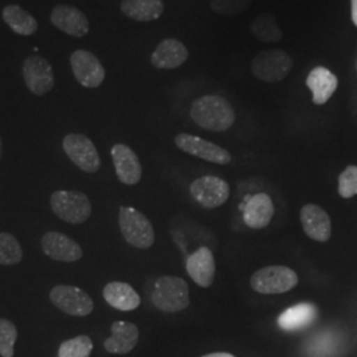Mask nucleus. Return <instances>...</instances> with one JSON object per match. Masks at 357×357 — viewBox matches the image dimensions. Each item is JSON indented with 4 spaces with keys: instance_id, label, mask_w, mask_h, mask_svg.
<instances>
[{
    "instance_id": "1",
    "label": "nucleus",
    "mask_w": 357,
    "mask_h": 357,
    "mask_svg": "<svg viewBox=\"0 0 357 357\" xmlns=\"http://www.w3.org/2000/svg\"><path fill=\"white\" fill-rule=\"evenodd\" d=\"M191 116L196 125L215 132L229 130L236 121L233 106L216 94L203 96L192 103Z\"/></svg>"
},
{
    "instance_id": "2",
    "label": "nucleus",
    "mask_w": 357,
    "mask_h": 357,
    "mask_svg": "<svg viewBox=\"0 0 357 357\" xmlns=\"http://www.w3.org/2000/svg\"><path fill=\"white\" fill-rule=\"evenodd\" d=\"M151 301L158 310L174 314L190 306V286L180 277L163 275L153 284Z\"/></svg>"
},
{
    "instance_id": "3",
    "label": "nucleus",
    "mask_w": 357,
    "mask_h": 357,
    "mask_svg": "<svg viewBox=\"0 0 357 357\" xmlns=\"http://www.w3.org/2000/svg\"><path fill=\"white\" fill-rule=\"evenodd\" d=\"M119 229L125 241L137 249H150L155 243V231L150 220L131 206L119 208Z\"/></svg>"
},
{
    "instance_id": "4",
    "label": "nucleus",
    "mask_w": 357,
    "mask_h": 357,
    "mask_svg": "<svg viewBox=\"0 0 357 357\" xmlns=\"http://www.w3.org/2000/svg\"><path fill=\"white\" fill-rule=\"evenodd\" d=\"M299 278L293 268L273 265L257 270L250 278L252 289L259 294H284L298 284Z\"/></svg>"
},
{
    "instance_id": "5",
    "label": "nucleus",
    "mask_w": 357,
    "mask_h": 357,
    "mask_svg": "<svg viewBox=\"0 0 357 357\" xmlns=\"http://www.w3.org/2000/svg\"><path fill=\"white\" fill-rule=\"evenodd\" d=\"M51 208L56 216L69 224H84L91 215V203L84 192H53Z\"/></svg>"
},
{
    "instance_id": "6",
    "label": "nucleus",
    "mask_w": 357,
    "mask_h": 357,
    "mask_svg": "<svg viewBox=\"0 0 357 357\" xmlns=\"http://www.w3.org/2000/svg\"><path fill=\"white\" fill-rule=\"evenodd\" d=\"M293 59L281 50H268L255 54L252 73L264 82L275 84L286 78L293 68Z\"/></svg>"
},
{
    "instance_id": "7",
    "label": "nucleus",
    "mask_w": 357,
    "mask_h": 357,
    "mask_svg": "<svg viewBox=\"0 0 357 357\" xmlns=\"http://www.w3.org/2000/svg\"><path fill=\"white\" fill-rule=\"evenodd\" d=\"M63 150L66 156L81 171L96 174L101 168V158L94 143L82 134H68L63 139Z\"/></svg>"
},
{
    "instance_id": "8",
    "label": "nucleus",
    "mask_w": 357,
    "mask_h": 357,
    "mask_svg": "<svg viewBox=\"0 0 357 357\" xmlns=\"http://www.w3.org/2000/svg\"><path fill=\"white\" fill-rule=\"evenodd\" d=\"M50 299L60 311L70 317H88L94 310L89 294L76 286H54L50 293Z\"/></svg>"
},
{
    "instance_id": "9",
    "label": "nucleus",
    "mask_w": 357,
    "mask_h": 357,
    "mask_svg": "<svg viewBox=\"0 0 357 357\" xmlns=\"http://www.w3.org/2000/svg\"><path fill=\"white\" fill-rule=\"evenodd\" d=\"M192 199L206 209H215L225 204L229 199V184L217 176L196 178L190 187Z\"/></svg>"
},
{
    "instance_id": "10",
    "label": "nucleus",
    "mask_w": 357,
    "mask_h": 357,
    "mask_svg": "<svg viewBox=\"0 0 357 357\" xmlns=\"http://www.w3.org/2000/svg\"><path fill=\"white\" fill-rule=\"evenodd\" d=\"M70 66L79 85L94 89L102 85L106 72L98 57L89 51L78 50L70 56Z\"/></svg>"
},
{
    "instance_id": "11",
    "label": "nucleus",
    "mask_w": 357,
    "mask_h": 357,
    "mask_svg": "<svg viewBox=\"0 0 357 357\" xmlns=\"http://www.w3.org/2000/svg\"><path fill=\"white\" fill-rule=\"evenodd\" d=\"M175 143L181 151L206 162L220 165V166L229 165L231 162V155L225 149L191 134H185V132L178 134L175 137Z\"/></svg>"
},
{
    "instance_id": "12",
    "label": "nucleus",
    "mask_w": 357,
    "mask_h": 357,
    "mask_svg": "<svg viewBox=\"0 0 357 357\" xmlns=\"http://www.w3.org/2000/svg\"><path fill=\"white\" fill-rule=\"evenodd\" d=\"M23 77L28 90L35 96H44L54 86V75L51 64L41 56L32 54L23 63Z\"/></svg>"
},
{
    "instance_id": "13",
    "label": "nucleus",
    "mask_w": 357,
    "mask_h": 357,
    "mask_svg": "<svg viewBox=\"0 0 357 357\" xmlns=\"http://www.w3.org/2000/svg\"><path fill=\"white\" fill-rule=\"evenodd\" d=\"M41 248L47 257L59 262H76L84 252L79 243L60 231H48L41 237Z\"/></svg>"
},
{
    "instance_id": "14",
    "label": "nucleus",
    "mask_w": 357,
    "mask_h": 357,
    "mask_svg": "<svg viewBox=\"0 0 357 357\" xmlns=\"http://www.w3.org/2000/svg\"><path fill=\"white\" fill-rule=\"evenodd\" d=\"M51 22L57 29L73 38H84L89 32L90 24L86 15L73 6H56L52 10Z\"/></svg>"
},
{
    "instance_id": "15",
    "label": "nucleus",
    "mask_w": 357,
    "mask_h": 357,
    "mask_svg": "<svg viewBox=\"0 0 357 357\" xmlns=\"http://www.w3.org/2000/svg\"><path fill=\"white\" fill-rule=\"evenodd\" d=\"M112 159L114 163L115 174L121 183L135 185L141 181L142 165L138 155L126 144L118 143L112 149Z\"/></svg>"
},
{
    "instance_id": "16",
    "label": "nucleus",
    "mask_w": 357,
    "mask_h": 357,
    "mask_svg": "<svg viewBox=\"0 0 357 357\" xmlns=\"http://www.w3.org/2000/svg\"><path fill=\"white\" fill-rule=\"evenodd\" d=\"M187 273L200 287L208 289L215 281L216 262L213 252L208 246H202L187 258Z\"/></svg>"
},
{
    "instance_id": "17",
    "label": "nucleus",
    "mask_w": 357,
    "mask_h": 357,
    "mask_svg": "<svg viewBox=\"0 0 357 357\" xmlns=\"http://www.w3.org/2000/svg\"><path fill=\"white\" fill-rule=\"evenodd\" d=\"M301 222L307 236L315 241L326 243L331 237V218L317 204H306L301 209Z\"/></svg>"
},
{
    "instance_id": "18",
    "label": "nucleus",
    "mask_w": 357,
    "mask_h": 357,
    "mask_svg": "<svg viewBox=\"0 0 357 357\" xmlns=\"http://www.w3.org/2000/svg\"><path fill=\"white\" fill-rule=\"evenodd\" d=\"M274 216V203L268 193H257L248 197L243 206V222L252 229L266 228Z\"/></svg>"
},
{
    "instance_id": "19",
    "label": "nucleus",
    "mask_w": 357,
    "mask_h": 357,
    "mask_svg": "<svg viewBox=\"0 0 357 357\" xmlns=\"http://www.w3.org/2000/svg\"><path fill=\"white\" fill-rule=\"evenodd\" d=\"M139 340V330L134 323L118 320L112 324V336L103 343L109 354L126 355L131 352Z\"/></svg>"
},
{
    "instance_id": "20",
    "label": "nucleus",
    "mask_w": 357,
    "mask_h": 357,
    "mask_svg": "<svg viewBox=\"0 0 357 357\" xmlns=\"http://www.w3.org/2000/svg\"><path fill=\"white\" fill-rule=\"evenodd\" d=\"M190 52L176 38H166L158 44L151 54V65L156 69H175L188 60Z\"/></svg>"
},
{
    "instance_id": "21",
    "label": "nucleus",
    "mask_w": 357,
    "mask_h": 357,
    "mask_svg": "<svg viewBox=\"0 0 357 357\" xmlns=\"http://www.w3.org/2000/svg\"><path fill=\"white\" fill-rule=\"evenodd\" d=\"M337 77L323 66L312 69L306 79L307 88L312 91V102L315 105L328 102L337 89Z\"/></svg>"
},
{
    "instance_id": "22",
    "label": "nucleus",
    "mask_w": 357,
    "mask_h": 357,
    "mask_svg": "<svg viewBox=\"0 0 357 357\" xmlns=\"http://www.w3.org/2000/svg\"><path fill=\"white\" fill-rule=\"evenodd\" d=\"M103 298L109 306L119 311H132L141 305V296L125 282H110L103 287Z\"/></svg>"
},
{
    "instance_id": "23",
    "label": "nucleus",
    "mask_w": 357,
    "mask_h": 357,
    "mask_svg": "<svg viewBox=\"0 0 357 357\" xmlns=\"http://www.w3.org/2000/svg\"><path fill=\"white\" fill-rule=\"evenodd\" d=\"M122 13L135 22H153L165 13L162 0H122Z\"/></svg>"
},
{
    "instance_id": "24",
    "label": "nucleus",
    "mask_w": 357,
    "mask_h": 357,
    "mask_svg": "<svg viewBox=\"0 0 357 357\" xmlns=\"http://www.w3.org/2000/svg\"><path fill=\"white\" fill-rule=\"evenodd\" d=\"M318 317L312 303H299L284 310L278 318V326L284 331H298L310 326Z\"/></svg>"
},
{
    "instance_id": "25",
    "label": "nucleus",
    "mask_w": 357,
    "mask_h": 357,
    "mask_svg": "<svg viewBox=\"0 0 357 357\" xmlns=\"http://www.w3.org/2000/svg\"><path fill=\"white\" fill-rule=\"evenodd\" d=\"M1 17L15 33L22 36H31L38 29V20L16 4L6 6L1 11Z\"/></svg>"
},
{
    "instance_id": "26",
    "label": "nucleus",
    "mask_w": 357,
    "mask_h": 357,
    "mask_svg": "<svg viewBox=\"0 0 357 357\" xmlns=\"http://www.w3.org/2000/svg\"><path fill=\"white\" fill-rule=\"evenodd\" d=\"M250 31L253 36L262 43H278L283 36L277 19L268 13L257 16L250 26Z\"/></svg>"
},
{
    "instance_id": "27",
    "label": "nucleus",
    "mask_w": 357,
    "mask_h": 357,
    "mask_svg": "<svg viewBox=\"0 0 357 357\" xmlns=\"http://www.w3.org/2000/svg\"><path fill=\"white\" fill-rule=\"evenodd\" d=\"M23 259V249L17 238L10 233H0V266H13Z\"/></svg>"
},
{
    "instance_id": "28",
    "label": "nucleus",
    "mask_w": 357,
    "mask_h": 357,
    "mask_svg": "<svg viewBox=\"0 0 357 357\" xmlns=\"http://www.w3.org/2000/svg\"><path fill=\"white\" fill-rule=\"evenodd\" d=\"M93 351V342L89 336L79 335L60 345L59 357H89Z\"/></svg>"
},
{
    "instance_id": "29",
    "label": "nucleus",
    "mask_w": 357,
    "mask_h": 357,
    "mask_svg": "<svg viewBox=\"0 0 357 357\" xmlns=\"http://www.w3.org/2000/svg\"><path fill=\"white\" fill-rule=\"evenodd\" d=\"M17 328L11 320L0 319V356L13 357Z\"/></svg>"
},
{
    "instance_id": "30",
    "label": "nucleus",
    "mask_w": 357,
    "mask_h": 357,
    "mask_svg": "<svg viewBox=\"0 0 357 357\" xmlns=\"http://www.w3.org/2000/svg\"><path fill=\"white\" fill-rule=\"evenodd\" d=\"M253 0H211V10L221 16L240 15L249 8Z\"/></svg>"
},
{
    "instance_id": "31",
    "label": "nucleus",
    "mask_w": 357,
    "mask_h": 357,
    "mask_svg": "<svg viewBox=\"0 0 357 357\" xmlns=\"http://www.w3.org/2000/svg\"><path fill=\"white\" fill-rule=\"evenodd\" d=\"M339 195L351 199L357 195V166H348L339 176Z\"/></svg>"
},
{
    "instance_id": "32",
    "label": "nucleus",
    "mask_w": 357,
    "mask_h": 357,
    "mask_svg": "<svg viewBox=\"0 0 357 357\" xmlns=\"http://www.w3.org/2000/svg\"><path fill=\"white\" fill-rule=\"evenodd\" d=\"M351 8H352V22L357 26V0H351Z\"/></svg>"
},
{
    "instance_id": "33",
    "label": "nucleus",
    "mask_w": 357,
    "mask_h": 357,
    "mask_svg": "<svg viewBox=\"0 0 357 357\" xmlns=\"http://www.w3.org/2000/svg\"><path fill=\"white\" fill-rule=\"evenodd\" d=\"M203 357H236L234 355H231V354H228V352H216V354H209V355H205Z\"/></svg>"
},
{
    "instance_id": "34",
    "label": "nucleus",
    "mask_w": 357,
    "mask_h": 357,
    "mask_svg": "<svg viewBox=\"0 0 357 357\" xmlns=\"http://www.w3.org/2000/svg\"><path fill=\"white\" fill-rule=\"evenodd\" d=\"M1 153H3V143H1V138H0V159H1Z\"/></svg>"
}]
</instances>
